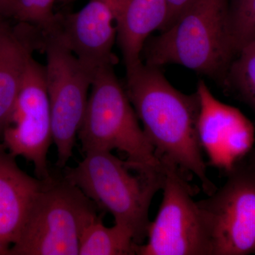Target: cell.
Masks as SVG:
<instances>
[{"label":"cell","mask_w":255,"mask_h":255,"mask_svg":"<svg viewBox=\"0 0 255 255\" xmlns=\"http://www.w3.org/2000/svg\"><path fill=\"white\" fill-rule=\"evenodd\" d=\"M114 64L97 68L78 137L85 153L118 150L135 170L164 171L155 149L139 123L125 87L114 70Z\"/></svg>","instance_id":"obj_4"},{"label":"cell","mask_w":255,"mask_h":255,"mask_svg":"<svg viewBox=\"0 0 255 255\" xmlns=\"http://www.w3.org/2000/svg\"><path fill=\"white\" fill-rule=\"evenodd\" d=\"M169 17L167 0H127L117 21V41L126 66L141 63L146 42L155 30L164 29Z\"/></svg>","instance_id":"obj_14"},{"label":"cell","mask_w":255,"mask_h":255,"mask_svg":"<svg viewBox=\"0 0 255 255\" xmlns=\"http://www.w3.org/2000/svg\"><path fill=\"white\" fill-rule=\"evenodd\" d=\"M196 93L198 135L207 164L227 173L253 148L254 126L241 111L217 100L204 80L198 82Z\"/></svg>","instance_id":"obj_10"},{"label":"cell","mask_w":255,"mask_h":255,"mask_svg":"<svg viewBox=\"0 0 255 255\" xmlns=\"http://www.w3.org/2000/svg\"><path fill=\"white\" fill-rule=\"evenodd\" d=\"M236 53L229 17V0H194L159 36L149 38L144 63L182 65L221 85Z\"/></svg>","instance_id":"obj_2"},{"label":"cell","mask_w":255,"mask_h":255,"mask_svg":"<svg viewBox=\"0 0 255 255\" xmlns=\"http://www.w3.org/2000/svg\"><path fill=\"white\" fill-rule=\"evenodd\" d=\"M3 145L14 157H22L34 167L36 177L50 179L47 155L52 142V122L45 68L30 57Z\"/></svg>","instance_id":"obj_9"},{"label":"cell","mask_w":255,"mask_h":255,"mask_svg":"<svg viewBox=\"0 0 255 255\" xmlns=\"http://www.w3.org/2000/svg\"><path fill=\"white\" fill-rule=\"evenodd\" d=\"M242 160L255 172V148L252 149L251 152Z\"/></svg>","instance_id":"obj_21"},{"label":"cell","mask_w":255,"mask_h":255,"mask_svg":"<svg viewBox=\"0 0 255 255\" xmlns=\"http://www.w3.org/2000/svg\"><path fill=\"white\" fill-rule=\"evenodd\" d=\"M194 0H167L169 6V17L164 30L170 26Z\"/></svg>","instance_id":"obj_19"},{"label":"cell","mask_w":255,"mask_h":255,"mask_svg":"<svg viewBox=\"0 0 255 255\" xmlns=\"http://www.w3.org/2000/svg\"><path fill=\"white\" fill-rule=\"evenodd\" d=\"M136 247L127 228L118 224L107 227L98 216L85 228L79 255H136Z\"/></svg>","instance_id":"obj_15"},{"label":"cell","mask_w":255,"mask_h":255,"mask_svg":"<svg viewBox=\"0 0 255 255\" xmlns=\"http://www.w3.org/2000/svg\"><path fill=\"white\" fill-rule=\"evenodd\" d=\"M162 203L147 231V243L137 245L138 255H211L209 231L194 189L175 164L162 162Z\"/></svg>","instance_id":"obj_7"},{"label":"cell","mask_w":255,"mask_h":255,"mask_svg":"<svg viewBox=\"0 0 255 255\" xmlns=\"http://www.w3.org/2000/svg\"><path fill=\"white\" fill-rule=\"evenodd\" d=\"M226 174L222 187L198 201L211 255H255V172L241 160Z\"/></svg>","instance_id":"obj_8"},{"label":"cell","mask_w":255,"mask_h":255,"mask_svg":"<svg viewBox=\"0 0 255 255\" xmlns=\"http://www.w3.org/2000/svg\"><path fill=\"white\" fill-rule=\"evenodd\" d=\"M163 172L135 170L127 160L110 151L85 153L75 167H66L64 178L76 186L101 209L127 228L137 245L147 238L149 210L156 193L162 190Z\"/></svg>","instance_id":"obj_3"},{"label":"cell","mask_w":255,"mask_h":255,"mask_svg":"<svg viewBox=\"0 0 255 255\" xmlns=\"http://www.w3.org/2000/svg\"><path fill=\"white\" fill-rule=\"evenodd\" d=\"M60 1H63V2H68V1H71V0H59Z\"/></svg>","instance_id":"obj_22"},{"label":"cell","mask_w":255,"mask_h":255,"mask_svg":"<svg viewBox=\"0 0 255 255\" xmlns=\"http://www.w3.org/2000/svg\"><path fill=\"white\" fill-rule=\"evenodd\" d=\"M46 180L28 175L0 142V255H9Z\"/></svg>","instance_id":"obj_13"},{"label":"cell","mask_w":255,"mask_h":255,"mask_svg":"<svg viewBox=\"0 0 255 255\" xmlns=\"http://www.w3.org/2000/svg\"><path fill=\"white\" fill-rule=\"evenodd\" d=\"M229 17L237 55L255 37V0H229Z\"/></svg>","instance_id":"obj_17"},{"label":"cell","mask_w":255,"mask_h":255,"mask_svg":"<svg viewBox=\"0 0 255 255\" xmlns=\"http://www.w3.org/2000/svg\"><path fill=\"white\" fill-rule=\"evenodd\" d=\"M14 20L28 23L43 31L53 25L56 14L53 11L56 0H13Z\"/></svg>","instance_id":"obj_18"},{"label":"cell","mask_w":255,"mask_h":255,"mask_svg":"<svg viewBox=\"0 0 255 255\" xmlns=\"http://www.w3.org/2000/svg\"><path fill=\"white\" fill-rule=\"evenodd\" d=\"M15 7L13 0H0V17L14 19Z\"/></svg>","instance_id":"obj_20"},{"label":"cell","mask_w":255,"mask_h":255,"mask_svg":"<svg viewBox=\"0 0 255 255\" xmlns=\"http://www.w3.org/2000/svg\"><path fill=\"white\" fill-rule=\"evenodd\" d=\"M0 17V142L9 126L26 65L41 48V32L28 23L11 25Z\"/></svg>","instance_id":"obj_12"},{"label":"cell","mask_w":255,"mask_h":255,"mask_svg":"<svg viewBox=\"0 0 255 255\" xmlns=\"http://www.w3.org/2000/svg\"><path fill=\"white\" fill-rule=\"evenodd\" d=\"M127 0H90L77 12L57 14L55 31L65 44L94 70L115 64L112 53L117 21Z\"/></svg>","instance_id":"obj_11"},{"label":"cell","mask_w":255,"mask_h":255,"mask_svg":"<svg viewBox=\"0 0 255 255\" xmlns=\"http://www.w3.org/2000/svg\"><path fill=\"white\" fill-rule=\"evenodd\" d=\"M223 87L248 106L255 117V37L233 60Z\"/></svg>","instance_id":"obj_16"},{"label":"cell","mask_w":255,"mask_h":255,"mask_svg":"<svg viewBox=\"0 0 255 255\" xmlns=\"http://www.w3.org/2000/svg\"><path fill=\"white\" fill-rule=\"evenodd\" d=\"M125 89L160 162L194 174L206 195L214 194L218 188L208 176L198 135L200 102L196 92L179 91L160 68L142 61L127 70Z\"/></svg>","instance_id":"obj_1"},{"label":"cell","mask_w":255,"mask_h":255,"mask_svg":"<svg viewBox=\"0 0 255 255\" xmlns=\"http://www.w3.org/2000/svg\"><path fill=\"white\" fill-rule=\"evenodd\" d=\"M46 55L45 79L49 99L56 164L65 168L73 156L88 102L95 70L89 68L68 48L53 28L41 31Z\"/></svg>","instance_id":"obj_6"},{"label":"cell","mask_w":255,"mask_h":255,"mask_svg":"<svg viewBox=\"0 0 255 255\" xmlns=\"http://www.w3.org/2000/svg\"><path fill=\"white\" fill-rule=\"evenodd\" d=\"M97 218L95 204L78 187L51 177L35 198L9 255H78L85 228Z\"/></svg>","instance_id":"obj_5"}]
</instances>
